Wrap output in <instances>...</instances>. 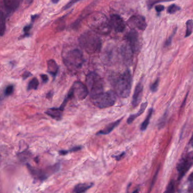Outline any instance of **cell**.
Returning a JSON list of instances; mask_svg holds the SVG:
<instances>
[{
  "instance_id": "cell-41",
  "label": "cell",
  "mask_w": 193,
  "mask_h": 193,
  "mask_svg": "<svg viewBox=\"0 0 193 193\" xmlns=\"http://www.w3.org/2000/svg\"><path fill=\"white\" fill-rule=\"evenodd\" d=\"M36 16H37V15H33V16H32V20H34V19H35L36 18Z\"/></svg>"
},
{
  "instance_id": "cell-19",
  "label": "cell",
  "mask_w": 193,
  "mask_h": 193,
  "mask_svg": "<svg viewBox=\"0 0 193 193\" xmlns=\"http://www.w3.org/2000/svg\"><path fill=\"white\" fill-rule=\"evenodd\" d=\"M147 104H148L147 102L143 103V104H142L141 107H140V109L139 110L138 112H137L136 114H132L129 116V117H128L127 121V122L128 124H132V122H133L134 120L136 119L137 117H139L141 115H142V114L144 113L145 109L147 107Z\"/></svg>"
},
{
  "instance_id": "cell-12",
  "label": "cell",
  "mask_w": 193,
  "mask_h": 193,
  "mask_svg": "<svg viewBox=\"0 0 193 193\" xmlns=\"http://www.w3.org/2000/svg\"><path fill=\"white\" fill-rule=\"evenodd\" d=\"M143 90H144L143 84L141 82H139V84L136 85L132 97V105L133 107H136V106H138L141 100Z\"/></svg>"
},
{
  "instance_id": "cell-5",
  "label": "cell",
  "mask_w": 193,
  "mask_h": 193,
  "mask_svg": "<svg viewBox=\"0 0 193 193\" xmlns=\"http://www.w3.org/2000/svg\"><path fill=\"white\" fill-rule=\"evenodd\" d=\"M84 61L82 53L78 49L70 50L63 58V62L65 65L71 70L80 69L83 65Z\"/></svg>"
},
{
  "instance_id": "cell-43",
  "label": "cell",
  "mask_w": 193,
  "mask_h": 193,
  "mask_svg": "<svg viewBox=\"0 0 193 193\" xmlns=\"http://www.w3.org/2000/svg\"><path fill=\"white\" fill-rule=\"evenodd\" d=\"M192 145H193V144H192Z\"/></svg>"
},
{
  "instance_id": "cell-20",
  "label": "cell",
  "mask_w": 193,
  "mask_h": 193,
  "mask_svg": "<svg viewBox=\"0 0 193 193\" xmlns=\"http://www.w3.org/2000/svg\"><path fill=\"white\" fill-rule=\"evenodd\" d=\"M93 185V183H84L79 184L75 186L74 189V193H84L89 189L92 188Z\"/></svg>"
},
{
  "instance_id": "cell-22",
  "label": "cell",
  "mask_w": 193,
  "mask_h": 193,
  "mask_svg": "<svg viewBox=\"0 0 193 193\" xmlns=\"http://www.w3.org/2000/svg\"><path fill=\"white\" fill-rule=\"evenodd\" d=\"M152 113H153V109H150L148 112L147 116L144 120V122L142 123L141 125V130L142 131H145L147 129L148 125L149 124L150 120L151 117L152 116Z\"/></svg>"
},
{
  "instance_id": "cell-29",
  "label": "cell",
  "mask_w": 193,
  "mask_h": 193,
  "mask_svg": "<svg viewBox=\"0 0 193 193\" xmlns=\"http://www.w3.org/2000/svg\"><path fill=\"white\" fill-rule=\"evenodd\" d=\"M159 83V80L157 79L153 84L151 85L150 86V90L152 91V92H155L158 89V86Z\"/></svg>"
},
{
  "instance_id": "cell-42",
  "label": "cell",
  "mask_w": 193,
  "mask_h": 193,
  "mask_svg": "<svg viewBox=\"0 0 193 193\" xmlns=\"http://www.w3.org/2000/svg\"><path fill=\"white\" fill-rule=\"evenodd\" d=\"M32 0H27V3H31Z\"/></svg>"
},
{
  "instance_id": "cell-6",
  "label": "cell",
  "mask_w": 193,
  "mask_h": 193,
  "mask_svg": "<svg viewBox=\"0 0 193 193\" xmlns=\"http://www.w3.org/2000/svg\"><path fill=\"white\" fill-rule=\"evenodd\" d=\"M116 94L113 90L102 92L90 97L94 105L99 109H105L113 106L116 101Z\"/></svg>"
},
{
  "instance_id": "cell-28",
  "label": "cell",
  "mask_w": 193,
  "mask_h": 193,
  "mask_svg": "<svg viewBox=\"0 0 193 193\" xmlns=\"http://www.w3.org/2000/svg\"><path fill=\"white\" fill-rule=\"evenodd\" d=\"M14 92V86L13 85H10L6 88L5 90V95L9 96L12 94Z\"/></svg>"
},
{
  "instance_id": "cell-13",
  "label": "cell",
  "mask_w": 193,
  "mask_h": 193,
  "mask_svg": "<svg viewBox=\"0 0 193 193\" xmlns=\"http://www.w3.org/2000/svg\"><path fill=\"white\" fill-rule=\"evenodd\" d=\"M63 110L64 109H62L60 107H53L48 109L45 112V114L54 119L56 120H60L62 118Z\"/></svg>"
},
{
  "instance_id": "cell-30",
  "label": "cell",
  "mask_w": 193,
  "mask_h": 193,
  "mask_svg": "<svg viewBox=\"0 0 193 193\" xmlns=\"http://www.w3.org/2000/svg\"><path fill=\"white\" fill-rule=\"evenodd\" d=\"M81 1V0H71L69 3L66 5L64 7V9H68L70 8H71L72 6L74 5L75 3H77L78 1Z\"/></svg>"
},
{
  "instance_id": "cell-23",
  "label": "cell",
  "mask_w": 193,
  "mask_h": 193,
  "mask_svg": "<svg viewBox=\"0 0 193 193\" xmlns=\"http://www.w3.org/2000/svg\"><path fill=\"white\" fill-rule=\"evenodd\" d=\"M39 85V82L37 78H33L28 83L27 86L28 90H36L37 89Z\"/></svg>"
},
{
  "instance_id": "cell-17",
  "label": "cell",
  "mask_w": 193,
  "mask_h": 193,
  "mask_svg": "<svg viewBox=\"0 0 193 193\" xmlns=\"http://www.w3.org/2000/svg\"><path fill=\"white\" fill-rule=\"evenodd\" d=\"M122 120V119H120L115 121L114 122L110 123L109 125H107L106 127L104 128V129L99 131L97 134V135H106V134L110 133L115 128H116L117 126L119 125Z\"/></svg>"
},
{
  "instance_id": "cell-38",
  "label": "cell",
  "mask_w": 193,
  "mask_h": 193,
  "mask_svg": "<svg viewBox=\"0 0 193 193\" xmlns=\"http://www.w3.org/2000/svg\"><path fill=\"white\" fill-rule=\"evenodd\" d=\"M189 179L190 181H193V172L190 174V177L189 178Z\"/></svg>"
},
{
  "instance_id": "cell-31",
  "label": "cell",
  "mask_w": 193,
  "mask_h": 193,
  "mask_svg": "<svg viewBox=\"0 0 193 193\" xmlns=\"http://www.w3.org/2000/svg\"><path fill=\"white\" fill-rule=\"evenodd\" d=\"M176 30H177V28H175V29H174L173 32L172 33V34L171 36L169 37L168 39L166 41V45H167V46H168L170 44H171L172 40V38H173V36L174 35V34L176 32Z\"/></svg>"
},
{
  "instance_id": "cell-18",
  "label": "cell",
  "mask_w": 193,
  "mask_h": 193,
  "mask_svg": "<svg viewBox=\"0 0 193 193\" xmlns=\"http://www.w3.org/2000/svg\"><path fill=\"white\" fill-rule=\"evenodd\" d=\"M47 64H48V72L55 78L57 75L59 70V67L57 63L54 60H50L48 61Z\"/></svg>"
},
{
  "instance_id": "cell-14",
  "label": "cell",
  "mask_w": 193,
  "mask_h": 193,
  "mask_svg": "<svg viewBox=\"0 0 193 193\" xmlns=\"http://www.w3.org/2000/svg\"><path fill=\"white\" fill-rule=\"evenodd\" d=\"M191 166V163L188 160H183L179 163V166L177 167V170L179 172V179H181L184 174L187 172L189 169L190 168Z\"/></svg>"
},
{
  "instance_id": "cell-3",
  "label": "cell",
  "mask_w": 193,
  "mask_h": 193,
  "mask_svg": "<svg viewBox=\"0 0 193 193\" xmlns=\"http://www.w3.org/2000/svg\"><path fill=\"white\" fill-rule=\"evenodd\" d=\"M79 45L82 49L90 54L101 51L102 41L98 34L93 31H86L79 38Z\"/></svg>"
},
{
  "instance_id": "cell-2",
  "label": "cell",
  "mask_w": 193,
  "mask_h": 193,
  "mask_svg": "<svg viewBox=\"0 0 193 193\" xmlns=\"http://www.w3.org/2000/svg\"><path fill=\"white\" fill-rule=\"evenodd\" d=\"M132 77L129 70L125 71L112 79V84L116 95L121 98H127L131 94Z\"/></svg>"
},
{
  "instance_id": "cell-25",
  "label": "cell",
  "mask_w": 193,
  "mask_h": 193,
  "mask_svg": "<svg viewBox=\"0 0 193 193\" xmlns=\"http://www.w3.org/2000/svg\"><path fill=\"white\" fill-rule=\"evenodd\" d=\"M174 0H147V4L148 8L150 9L156 3L162 2H170Z\"/></svg>"
},
{
  "instance_id": "cell-39",
  "label": "cell",
  "mask_w": 193,
  "mask_h": 193,
  "mask_svg": "<svg viewBox=\"0 0 193 193\" xmlns=\"http://www.w3.org/2000/svg\"><path fill=\"white\" fill-rule=\"evenodd\" d=\"M52 3H57L59 2V1H60V0H52Z\"/></svg>"
},
{
  "instance_id": "cell-9",
  "label": "cell",
  "mask_w": 193,
  "mask_h": 193,
  "mask_svg": "<svg viewBox=\"0 0 193 193\" xmlns=\"http://www.w3.org/2000/svg\"><path fill=\"white\" fill-rule=\"evenodd\" d=\"M119 53L125 65H131L133 60L134 52L127 43L120 47Z\"/></svg>"
},
{
  "instance_id": "cell-8",
  "label": "cell",
  "mask_w": 193,
  "mask_h": 193,
  "mask_svg": "<svg viewBox=\"0 0 193 193\" xmlns=\"http://www.w3.org/2000/svg\"><path fill=\"white\" fill-rule=\"evenodd\" d=\"M125 38L127 41V43L132 49L134 53H137L140 50L141 46L139 40V33L136 30L132 29L131 31L127 34Z\"/></svg>"
},
{
  "instance_id": "cell-15",
  "label": "cell",
  "mask_w": 193,
  "mask_h": 193,
  "mask_svg": "<svg viewBox=\"0 0 193 193\" xmlns=\"http://www.w3.org/2000/svg\"><path fill=\"white\" fill-rule=\"evenodd\" d=\"M27 167L29 171L30 172L31 174L32 175L33 177L35 179H40L41 181H43L46 179L47 178V174L45 172L40 170L39 169L33 168L32 166H30L29 164H27Z\"/></svg>"
},
{
  "instance_id": "cell-33",
  "label": "cell",
  "mask_w": 193,
  "mask_h": 193,
  "mask_svg": "<svg viewBox=\"0 0 193 193\" xmlns=\"http://www.w3.org/2000/svg\"><path fill=\"white\" fill-rule=\"evenodd\" d=\"M164 6L162 5H158L155 6V10L158 13H161L162 11L164 10Z\"/></svg>"
},
{
  "instance_id": "cell-40",
  "label": "cell",
  "mask_w": 193,
  "mask_h": 193,
  "mask_svg": "<svg viewBox=\"0 0 193 193\" xmlns=\"http://www.w3.org/2000/svg\"><path fill=\"white\" fill-rule=\"evenodd\" d=\"M139 189H136V190L134 191L132 193H138L139 192Z\"/></svg>"
},
{
  "instance_id": "cell-36",
  "label": "cell",
  "mask_w": 193,
  "mask_h": 193,
  "mask_svg": "<svg viewBox=\"0 0 193 193\" xmlns=\"http://www.w3.org/2000/svg\"><path fill=\"white\" fill-rule=\"evenodd\" d=\"M31 27H32V25H28V26H26L24 28V29H23V31H24V32H25V33H27L30 31Z\"/></svg>"
},
{
  "instance_id": "cell-24",
  "label": "cell",
  "mask_w": 193,
  "mask_h": 193,
  "mask_svg": "<svg viewBox=\"0 0 193 193\" xmlns=\"http://www.w3.org/2000/svg\"><path fill=\"white\" fill-rule=\"evenodd\" d=\"M186 35L185 37H187L188 36H190L193 30V20H189L186 23Z\"/></svg>"
},
{
  "instance_id": "cell-11",
  "label": "cell",
  "mask_w": 193,
  "mask_h": 193,
  "mask_svg": "<svg viewBox=\"0 0 193 193\" xmlns=\"http://www.w3.org/2000/svg\"><path fill=\"white\" fill-rule=\"evenodd\" d=\"M110 23L111 28L117 32H122L125 30V23L123 19L118 15H112L110 17Z\"/></svg>"
},
{
  "instance_id": "cell-26",
  "label": "cell",
  "mask_w": 193,
  "mask_h": 193,
  "mask_svg": "<svg viewBox=\"0 0 193 193\" xmlns=\"http://www.w3.org/2000/svg\"><path fill=\"white\" fill-rule=\"evenodd\" d=\"M181 9L179 8V6L176 5H172L169 6L167 10L168 13L169 14H174L176 12L179 11Z\"/></svg>"
},
{
  "instance_id": "cell-21",
  "label": "cell",
  "mask_w": 193,
  "mask_h": 193,
  "mask_svg": "<svg viewBox=\"0 0 193 193\" xmlns=\"http://www.w3.org/2000/svg\"><path fill=\"white\" fill-rule=\"evenodd\" d=\"M5 17L3 11H0V36H3L5 32Z\"/></svg>"
},
{
  "instance_id": "cell-1",
  "label": "cell",
  "mask_w": 193,
  "mask_h": 193,
  "mask_svg": "<svg viewBox=\"0 0 193 193\" xmlns=\"http://www.w3.org/2000/svg\"><path fill=\"white\" fill-rule=\"evenodd\" d=\"M87 23L92 31L98 35H106L111 32V27L110 20L105 14L95 11L88 17Z\"/></svg>"
},
{
  "instance_id": "cell-16",
  "label": "cell",
  "mask_w": 193,
  "mask_h": 193,
  "mask_svg": "<svg viewBox=\"0 0 193 193\" xmlns=\"http://www.w3.org/2000/svg\"><path fill=\"white\" fill-rule=\"evenodd\" d=\"M4 6L8 13H12L18 8L20 0H3Z\"/></svg>"
},
{
  "instance_id": "cell-37",
  "label": "cell",
  "mask_w": 193,
  "mask_h": 193,
  "mask_svg": "<svg viewBox=\"0 0 193 193\" xmlns=\"http://www.w3.org/2000/svg\"><path fill=\"white\" fill-rule=\"evenodd\" d=\"M31 75H32V74H31L30 72H28V71H26V72H25V73L23 75V78L24 79H27L28 77H30V76H31Z\"/></svg>"
},
{
  "instance_id": "cell-4",
  "label": "cell",
  "mask_w": 193,
  "mask_h": 193,
  "mask_svg": "<svg viewBox=\"0 0 193 193\" xmlns=\"http://www.w3.org/2000/svg\"><path fill=\"white\" fill-rule=\"evenodd\" d=\"M86 86L89 92L90 97L104 92V82L98 74L91 72L86 79Z\"/></svg>"
},
{
  "instance_id": "cell-10",
  "label": "cell",
  "mask_w": 193,
  "mask_h": 193,
  "mask_svg": "<svg viewBox=\"0 0 193 193\" xmlns=\"http://www.w3.org/2000/svg\"><path fill=\"white\" fill-rule=\"evenodd\" d=\"M128 25L134 28H137L139 30L144 31L147 27V23L144 16L141 15H134L131 16L128 20Z\"/></svg>"
},
{
  "instance_id": "cell-7",
  "label": "cell",
  "mask_w": 193,
  "mask_h": 193,
  "mask_svg": "<svg viewBox=\"0 0 193 193\" xmlns=\"http://www.w3.org/2000/svg\"><path fill=\"white\" fill-rule=\"evenodd\" d=\"M89 93L86 85L80 82H75L68 92V94L66 96L63 103L65 105L68 100L70 99H76L79 101L84 99L87 97Z\"/></svg>"
},
{
  "instance_id": "cell-32",
  "label": "cell",
  "mask_w": 193,
  "mask_h": 193,
  "mask_svg": "<svg viewBox=\"0 0 193 193\" xmlns=\"http://www.w3.org/2000/svg\"><path fill=\"white\" fill-rule=\"evenodd\" d=\"M82 149V146H76V147H72L70 150H67V154L69 152H75V151H77L80 150Z\"/></svg>"
},
{
  "instance_id": "cell-35",
  "label": "cell",
  "mask_w": 193,
  "mask_h": 193,
  "mask_svg": "<svg viewBox=\"0 0 193 193\" xmlns=\"http://www.w3.org/2000/svg\"><path fill=\"white\" fill-rule=\"evenodd\" d=\"M41 76L42 81L43 82H44V83H46V82H48V80H49V79H48V76H47L46 75L43 74V75H41V76Z\"/></svg>"
},
{
  "instance_id": "cell-27",
  "label": "cell",
  "mask_w": 193,
  "mask_h": 193,
  "mask_svg": "<svg viewBox=\"0 0 193 193\" xmlns=\"http://www.w3.org/2000/svg\"><path fill=\"white\" fill-rule=\"evenodd\" d=\"M174 182L173 180H172L171 181L169 182L164 193H174Z\"/></svg>"
},
{
  "instance_id": "cell-34",
  "label": "cell",
  "mask_w": 193,
  "mask_h": 193,
  "mask_svg": "<svg viewBox=\"0 0 193 193\" xmlns=\"http://www.w3.org/2000/svg\"><path fill=\"white\" fill-rule=\"evenodd\" d=\"M125 152H122V154H120L119 155L114 156V158L116 159V160L117 161H120L122 159L124 158V156H125Z\"/></svg>"
}]
</instances>
